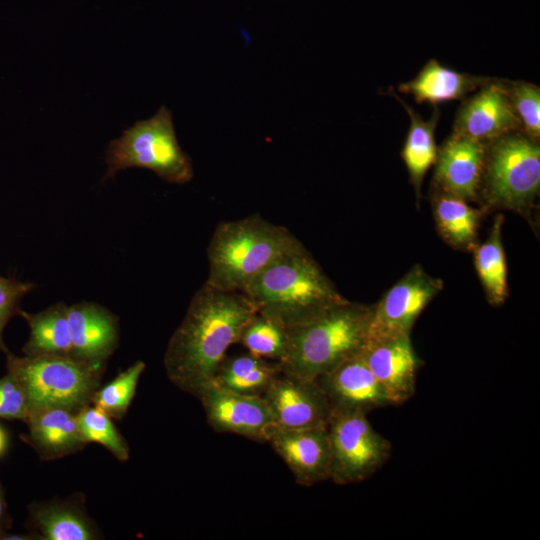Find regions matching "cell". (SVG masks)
I'll return each mask as SVG.
<instances>
[{
  "label": "cell",
  "instance_id": "cell-23",
  "mask_svg": "<svg viewBox=\"0 0 540 540\" xmlns=\"http://www.w3.org/2000/svg\"><path fill=\"white\" fill-rule=\"evenodd\" d=\"M392 94L403 105L410 117V127L401 156L419 199L422 180L428 169L435 164L438 155L435 129L439 119V111L435 109L432 117L425 121L395 93Z\"/></svg>",
  "mask_w": 540,
  "mask_h": 540
},
{
  "label": "cell",
  "instance_id": "cell-32",
  "mask_svg": "<svg viewBox=\"0 0 540 540\" xmlns=\"http://www.w3.org/2000/svg\"><path fill=\"white\" fill-rule=\"evenodd\" d=\"M12 520L8 512L3 487L0 482V538L10 531Z\"/></svg>",
  "mask_w": 540,
  "mask_h": 540
},
{
  "label": "cell",
  "instance_id": "cell-15",
  "mask_svg": "<svg viewBox=\"0 0 540 540\" xmlns=\"http://www.w3.org/2000/svg\"><path fill=\"white\" fill-rule=\"evenodd\" d=\"M521 127L501 83L484 84L482 89L460 107L454 134L480 142L493 141Z\"/></svg>",
  "mask_w": 540,
  "mask_h": 540
},
{
  "label": "cell",
  "instance_id": "cell-16",
  "mask_svg": "<svg viewBox=\"0 0 540 540\" xmlns=\"http://www.w3.org/2000/svg\"><path fill=\"white\" fill-rule=\"evenodd\" d=\"M486 145L483 142L452 134L438 150L435 182L446 193L464 200H474L481 187Z\"/></svg>",
  "mask_w": 540,
  "mask_h": 540
},
{
  "label": "cell",
  "instance_id": "cell-28",
  "mask_svg": "<svg viewBox=\"0 0 540 540\" xmlns=\"http://www.w3.org/2000/svg\"><path fill=\"white\" fill-rule=\"evenodd\" d=\"M145 368L143 361H136L109 383L100 386L94 393L91 404L104 411L113 420L123 419Z\"/></svg>",
  "mask_w": 540,
  "mask_h": 540
},
{
  "label": "cell",
  "instance_id": "cell-5",
  "mask_svg": "<svg viewBox=\"0 0 540 540\" xmlns=\"http://www.w3.org/2000/svg\"><path fill=\"white\" fill-rule=\"evenodd\" d=\"M5 356L7 371L21 385L30 411L56 406L78 412L91 404L106 369L73 356Z\"/></svg>",
  "mask_w": 540,
  "mask_h": 540
},
{
  "label": "cell",
  "instance_id": "cell-6",
  "mask_svg": "<svg viewBox=\"0 0 540 540\" xmlns=\"http://www.w3.org/2000/svg\"><path fill=\"white\" fill-rule=\"evenodd\" d=\"M106 164V179L132 167L149 169L161 179L176 184L187 183L193 177L191 159L181 149L172 114L164 106L113 140L106 153Z\"/></svg>",
  "mask_w": 540,
  "mask_h": 540
},
{
  "label": "cell",
  "instance_id": "cell-1",
  "mask_svg": "<svg viewBox=\"0 0 540 540\" xmlns=\"http://www.w3.org/2000/svg\"><path fill=\"white\" fill-rule=\"evenodd\" d=\"M256 313L243 292L219 290L205 282L193 295L165 350L164 368L171 383L198 397Z\"/></svg>",
  "mask_w": 540,
  "mask_h": 540
},
{
  "label": "cell",
  "instance_id": "cell-2",
  "mask_svg": "<svg viewBox=\"0 0 540 540\" xmlns=\"http://www.w3.org/2000/svg\"><path fill=\"white\" fill-rule=\"evenodd\" d=\"M242 292L258 314L286 329L346 300L302 243L268 265Z\"/></svg>",
  "mask_w": 540,
  "mask_h": 540
},
{
  "label": "cell",
  "instance_id": "cell-9",
  "mask_svg": "<svg viewBox=\"0 0 540 540\" xmlns=\"http://www.w3.org/2000/svg\"><path fill=\"white\" fill-rule=\"evenodd\" d=\"M441 279L413 266L372 306L366 338L410 335L420 313L442 290Z\"/></svg>",
  "mask_w": 540,
  "mask_h": 540
},
{
  "label": "cell",
  "instance_id": "cell-7",
  "mask_svg": "<svg viewBox=\"0 0 540 540\" xmlns=\"http://www.w3.org/2000/svg\"><path fill=\"white\" fill-rule=\"evenodd\" d=\"M482 183L490 205L526 212L540 188L539 145L518 134L493 140L486 148Z\"/></svg>",
  "mask_w": 540,
  "mask_h": 540
},
{
  "label": "cell",
  "instance_id": "cell-30",
  "mask_svg": "<svg viewBox=\"0 0 540 540\" xmlns=\"http://www.w3.org/2000/svg\"><path fill=\"white\" fill-rule=\"evenodd\" d=\"M34 287L31 282L0 276V351L5 355L11 351L3 339L4 329L11 318L20 316L21 301Z\"/></svg>",
  "mask_w": 540,
  "mask_h": 540
},
{
  "label": "cell",
  "instance_id": "cell-24",
  "mask_svg": "<svg viewBox=\"0 0 540 540\" xmlns=\"http://www.w3.org/2000/svg\"><path fill=\"white\" fill-rule=\"evenodd\" d=\"M433 212L438 231L447 243L460 249L475 246L482 211L441 190L434 197Z\"/></svg>",
  "mask_w": 540,
  "mask_h": 540
},
{
  "label": "cell",
  "instance_id": "cell-4",
  "mask_svg": "<svg viewBox=\"0 0 540 540\" xmlns=\"http://www.w3.org/2000/svg\"><path fill=\"white\" fill-rule=\"evenodd\" d=\"M372 306L344 300L313 319L287 329L279 362L291 374L316 379L358 353L366 340Z\"/></svg>",
  "mask_w": 540,
  "mask_h": 540
},
{
  "label": "cell",
  "instance_id": "cell-17",
  "mask_svg": "<svg viewBox=\"0 0 540 540\" xmlns=\"http://www.w3.org/2000/svg\"><path fill=\"white\" fill-rule=\"evenodd\" d=\"M72 356L76 359L107 365L119 343V320L106 307L82 301L68 306Z\"/></svg>",
  "mask_w": 540,
  "mask_h": 540
},
{
  "label": "cell",
  "instance_id": "cell-21",
  "mask_svg": "<svg viewBox=\"0 0 540 540\" xmlns=\"http://www.w3.org/2000/svg\"><path fill=\"white\" fill-rule=\"evenodd\" d=\"M488 81L430 60L414 79L401 84L398 89L413 95L418 103L439 104L460 99Z\"/></svg>",
  "mask_w": 540,
  "mask_h": 540
},
{
  "label": "cell",
  "instance_id": "cell-18",
  "mask_svg": "<svg viewBox=\"0 0 540 540\" xmlns=\"http://www.w3.org/2000/svg\"><path fill=\"white\" fill-rule=\"evenodd\" d=\"M77 412L64 407L33 409L25 424L27 432L21 439L45 461L77 453L87 446L77 423Z\"/></svg>",
  "mask_w": 540,
  "mask_h": 540
},
{
  "label": "cell",
  "instance_id": "cell-12",
  "mask_svg": "<svg viewBox=\"0 0 540 540\" xmlns=\"http://www.w3.org/2000/svg\"><path fill=\"white\" fill-rule=\"evenodd\" d=\"M360 353L391 405H400L414 395L420 359L410 335L366 338Z\"/></svg>",
  "mask_w": 540,
  "mask_h": 540
},
{
  "label": "cell",
  "instance_id": "cell-10",
  "mask_svg": "<svg viewBox=\"0 0 540 540\" xmlns=\"http://www.w3.org/2000/svg\"><path fill=\"white\" fill-rule=\"evenodd\" d=\"M262 397L275 427L281 429L327 426L332 414L327 397L315 379L282 369Z\"/></svg>",
  "mask_w": 540,
  "mask_h": 540
},
{
  "label": "cell",
  "instance_id": "cell-22",
  "mask_svg": "<svg viewBox=\"0 0 540 540\" xmlns=\"http://www.w3.org/2000/svg\"><path fill=\"white\" fill-rule=\"evenodd\" d=\"M281 370L279 362L245 354L225 356L212 383L245 395L263 396Z\"/></svg>",
  "mask_w": 540,
  "mask_h": 540
},
{
  "label": "cell",
  "instance_id": "cell-8",
  "mask_svg": "<svg viewBox=\"0 0 540 540\" xmlns=\"http://www.w3.org/2000/svg\"><path fill=\"white\" fill-rule=\"evenodd\" d=\"M366 415L360 411H332L327 432L330 480L336 484L368 479L391 455V443L372 427Z\"/></svg>",
  "mask_w": 540,
  "mask_h": 540
},
{
  "label": "cell",
  "instance_id": "cell-13",
  "mask_svg": "<svg viewBox=\"0 0 540 540\" xmlns=\"http://www.w3.org/2000/svg\"><path fill=\"white\" fill-rule=\"evenodd\" d=\"M283 459L297 484L311 487L330 480V444L327 426L305 429L274 427L267 441Z\"/></svg>",
  "mask_w": 540,
  "mask_h": 540
},
{
  "label": "cell",
  "instance_id": "cell-25",
  "mask_svg": "<svg viewBox=\"0 0 540 540\" xmlns=\"http://www.w3.org/2000/svg\"><path fill=\"white\" fill-rule=\"evenodd\" d=\"M503 216L495 217L486 240L474 251L478 276L492 305L502 304L508 295L507 267L501 239Z\"/></svg>",
  "mask_w": 540,
  "mask_h": 540
},
{
  "label": "cell",
  "instance_id": "cell-11",
  "mask_svg": "<svg viewBox=\"0 0 540 540\" xmlns=\"http://www.w3.org/2000/svg\"><path fill=\"white\" fill-rule=\"evenodd\" d=\"M208 424L217 432L267 442L275 427L262 396L245 395L211 383L198 395Z\"/></svg>",
  "mask_w": 540,
  "mask_h": 540
},
{
  "label": "cell",
  "instance_id": "cell-27",
  "mask_svg": "<svg viewBox=\"0 0 540 540\" xmlns=\"http://www.w3.org/2000/svg\"><path fill=\"white\" fill-rule=\"evenodd\" d=\"M78 429L82 439L105 447L117 460L129 459L130 449L113 419L98 407L88 404L77 412Z\"/></svg>",
  "mask_w": 540,
  "mask_h": 540
},
{
  "label": "cell",
  "instance_id": "cell-26",
  "mask_svg": "<svg viewBox=\"0 0 540 540\" xmlns=\"http://www.w3.org/2000/svg\"><path fill=\"white\" fill-rule=\"evenodd\" d=\"M239 343L252 355L280 362L288 344L287 329L258 313L242 331Z\"/></svg>",
  "mask_w": 540,
  "mask_h": 540
},
{
  "label": "cell",
  "instance_id": "cell-19",
  "mask_svg": "<svg viewBox=\"0 0 540 540\" xmlns=\"http://www.w3.org/2000/svg\"><path fill=\"white\" fill-rule=\"evenodd\" d=\"M28 526L35 540H97L95 522L76 499L33 502L28 506Z\"/></svg>",
  "mask_w": 540,
  "mask_h": 540
},
{
  "label": "cell",
  "instance_id": "cell-33",
  "mask_svg": "<svg viewBox=\"0 0 540 540\" xmlns=\"http://www.w3.org/2000/svg\"><path fill=\"white\" fill-rule=\"evenodd\" d=\"M9 433L7 429L0 424V459L6 454L9 448Z\"/></svg>",
  "mask_w": 540,
  "mask_h": 540
},
{
  "label": "cell",
  "instance_id": "cell-20",
  "mask_svg": "<svg viewBox=\"0 0 540 540\" xmlns=\"http://www.w3.org/2000/svg\"><path fill=\"white\" fill-rule=\"evenodd\" d=\"M68 305L57 302L46 309L20 316L29 327V337L22 348L25 356H72Z\"/></svg>",
  "mask_w": 540,
  "mask_h": 540
},
{
  "label": "cell",
  "instance_id": "cell-3",
  "mask_svg": "<svg viewBox=\"0 0 540 540\" xmlns=\"http://www.w3.org/2000/svg\"><path fill=\"white\" fill-rule=\"evenodd\" d=\"M300 244L287 228L259 214L220 222L207 249L206 283L219 290L242 292L268 265Z\"/></svg>",
  "mask_w": 540,
  "mask_h": 540
},
{
  "label": "cell",
  "instance_id": "cell-14",
  "mask_svg": "<svg viewBox=\"0 0 540 540\" xmlns=\"http://www.w3.org/2000/svg\"><path fill=\"white\" fill-rule=\"evenodd\" d=\"M325 393L332 411H360L390 404L360 351L315 379Z\"/></svg>",
  "mask_w": 540,
  "mask_h": 540
},
{
  "label": "cell",
  "instance_id": "cell-29",
  "mask_svg": "<svg viewBox=\"0 0 540 540\" xmlns=\"http://www.w3.org/2000/svg\"><path fill=\"white\" fill-rule=\"evenodd\" d=\"M512 108L527 136L533 140L540 135V89L527 82H514L507 88Z\"/></svg>",
  "mask_w": 540,
  "mask_h": 540
},
{
  "label": "cell",
  "instance_id": "cell-31",
  "mask_svg": "<svg viewBox=\"0 0 540 540\" xmlns=\"http://www.w3.org/2000/svg\"><path fill=\"white\" fill-rule=\"evenodd\" d=\"M30 413L27 397L8 371L0 378V419L26 422Z\"/></svg>",
  "mask_w": 540,
  "mask_h": 540
}]
</instances>
